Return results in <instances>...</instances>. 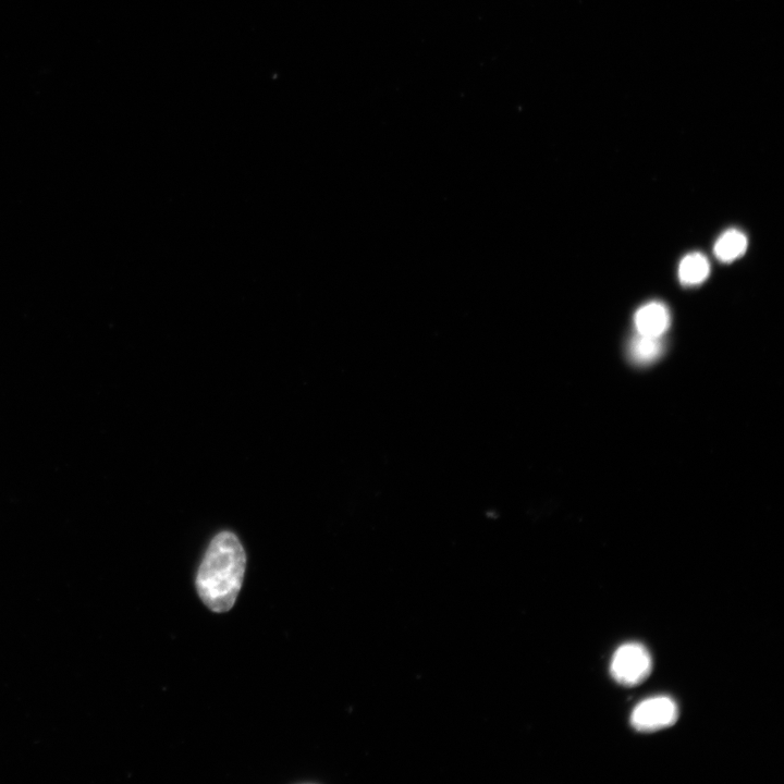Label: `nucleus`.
<instances>
[{
	"mask_svg": "<svg viewBox=\"0 0 784 784\" xmlns=\"http://www.w3.org/2000/svg\"><path fill=\"white\" fill-rule=\"evenodd\" d=\"M747 250V238L737 229L725 232L715 244V254L721 262H733Z\"/></svg>",
	"mask_w": 784,
	"mask_h": 784,
	"instance_id": "nucleus-7",
	"label": "nucleus"
},
{
	"mask_svg": "<svg viewBox=\"0 0 784 784\" xmlns=\"http://www.w3.org/2000/svg\"><path fill=\"white\" fill-rule=\"evenodd\" d=\"M710 272L706 257L701 253L686 255L679 267V278L685 286H696L704 283Z\"/></svg>",
	"mask_w": 784,
	"mask_h": 784,
	"instance_id": "nucleus-6",
	"label": "nucleus"
},
{
	"mask_svg": "<svg viewBox=\"0 0 784 784\" xmlns=\"http://www.w3.org/2000/svg\"><path fill=\"white\" fill-rule=\"evenodd\" d=\"M664 349L663 337L637 334L630 343L629 357L636 365H649L663 355Z\"/></svg>",
	"mask_w": 784,
	"mask_h": 784,
	"instance_id": "nucleus-5",
	"label": "nucleus"
},
{
	"mask_svg": "<svg viewBox=\"0 0 784 784\" xmlns=\"http://www.w3.org/2000/svg\"><path fill=\"white\" fill-rule=\"evenodd\" d=\"M247 557L235 534H218L208 547L196 575V591L202 602L218 614L235 606L241 591Z\"/></svg>",
	"mask_w": 784,
	"mask_h": 784,
	"instance_id": "nucleus-1",
	"label": "nucleus"
},
{
	"mask_svg": "<svg viewBox=\"0 0 784 784\" xmlns=\"http://www.w3.org/2000/svg\"><path fill=\"white\" fill-rule=\"evenodd\" d=\"M634 323L637 334L651 337H663L670 327V312L663 303H647L636 312Z\"/></svg>",
	"mask_w": 784,
	"mask_h": 784,
	"instance_id": "nucleus-4",
	"label": "nucleus"
},
{
	"mask_svg": "<svg viewBox=\"0 0 784 784\" xmlns=\"http://www.w3.org/2000/svg\"><path fill=\"white\" fill-rule=\"evenodd\" d=\"M679 708L670 697L648 698L637 705L631 715V725L641 732H655L675 725Z\"/></svg>",
	"mask_w": 784,
	"mask_h": 784,
	"instance_id": "nucleus-3",
	"label": "nucleus"
},
{
	"mask_svg": "<svg viewBox=\"0 0 784 784\" xmlns=\"http://www.w3.org/2000/svg\"><path fill=\"white\" fill-rule=\"evenodd\" d=\"M652 657L647 649L636 643L624 644L611 660L610 672L619 684L635 686L647 679L652 672Z\"/></svg>",
	"mask_w": 784,
	"mask_h": 784,
	"instance_id": "nucleus-2",
	"label": "nucleus"
}]
</instances>
